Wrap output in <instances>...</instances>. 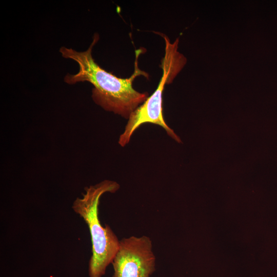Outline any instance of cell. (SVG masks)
Here are the masks:
<instances>
[{"label": "cell", "instance_id": "cell-3", "mask_svg": "<svg viewBox=\"0 0 277 277\" xmlns=\"http://www.w3.org/2000/svg\"><path fill=\"white\" fill-rule=\"evenodd\" d=\"M171 46H166L165 57L162 61L163 74L158 86L150 96L135 109L130 115L125 130L120 135L118 143L124 147L127 145L135 130L144 123H152L163 127L167 134L179 143V137L166 123L163 114V93L165 84L171 81L175 74V56Z\"/></svg>", "mask_w": 277, "mask_h": 277}, {"label": "cell", "instance_id": "cell-2", "mask_svg": "<svg viewBox=\"0 0 277 277\" xmlns=\"http://www.w3.org/2000/svg\"><path fill=\"white\" fill-rule=\"evenodd\" d=\"M120 188L115 181L104 180L85 188L82 197L73 203V211L87 224L91 236L92 255L88 263L89 277H102L111 264L120 247L119 240L111 227L103 226L98 217V205L102 195L115 192Z\"/></svg>", "mask_w": 277, "mask_h": 277}, {"label": "cell", "instance_id": "cell-1", "mask_svg": "<svg viewBox=\"0 0 277 277\" xmlns=\"http://www.w3.org/2000/svg\"><path fill=\"white\" fill-rule=\"evenodd\" d=\"M93 41L85 51L78 52L72 48L62 47L60 52L62 56L75 61L79 70L75 74H67L64 81L68 84L88 82L93 86L92 98L104 109L113 112L123 117L129 118L131 113L140 104L148 97L147 92L141 93L132 87V82L138 75L146 73L141 71L137 65V51L133 74L129 78H120L100 67L92 55V49L97 42L98 34H94Z\"/></svg>", "mask_w": 277, "mask_h": 277}, {"label": "cell", "instance_id": "cell-4", "mask_svg": "<svg viewBox=\"0 0 277 277\" xmlns=\"http://www.w3.org/2000/svg\"><path fill=\"white\" fill-rule=\"evenodd\" d=\"M155 259L149 237L124 238L111 263L112 277H150L155 270Z\"/></svg>", "mask_w": 277, "mask_h": 277}]
</instances>
